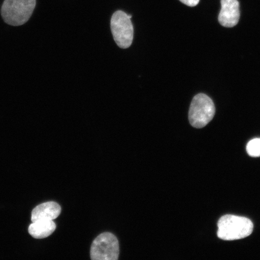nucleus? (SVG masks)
Returning a JSON list of instances; mask_svg holds the SVG:
<instances>
[{
    "label": "nucleus",
    "mask_w": 260,
    "mask_h": 260,
    "mask_svg": "<svg viewBox=\"0 0 260 260\" xmlns=\"http://www.w3.org/2000/svg\"><path fill=\"white\" fill-rule=\"evenodd\" d=\"M56 229L53 220L37 221L29 226L28 233L34 238L41 239L51 235Z\"/></svg>",
    "instance_id": "8"
},
{
    "label": "nucleus",
    "mask_w": 260,
    "mask_h": 260,
    "mask_svg": "<svg viewBox=\"0 0 260 260\" xmlns=\"http://www.w3.org/2000/svg\"><path fill=\"white\" fill-rule=\"evenodd\" d=\"M215 112L212 100L206 94H198L193 98L188 112L191 125L197 128L204 127L213 119Z\"/></svg>",
    "instance_id": "3"
},
{
    "label": "nucleus",
    "mask_w": 260,
    "mask_h": 260,
    "mask_svg": "<svg viewBox=\"0 0 260 260\" xmlns=\"http://www.w3.org/2000/svg\"><path fill=\"white\" fill-rule=\"evenodd\" d=\"M36 6V0H5L2 15L6 23L23 25L30 19Z\"/></svg>",
    "instance_id": "2"
},
{
    "label": "nucleus",
    "mask_w": 260,
    "mask_h": 260,
    "mask_svg": "<svg viewBox=\"0 0 260 260\" xmlns=\"http://www.w3.org/2000/svg\"><path fill=\"white\" fill-rule=\"evenodd\" d=\"M61 210L60 205L53 201L39 205L32 211V222L41 220H53L60 215Z\"/></svg>",
    "instance_id": "7"
},
{
    "label": "nucleus",
    "mask_w": 260,
    "mask_h": 260,
    "mask_svg": "<svg viewBox=\"0 0 260 260\" xmlns=\"http://www.w3.org/2000/svg\"><path fill=\"white\" fill-rule=\"evenodd\" d=\"M240 4L237 0H221L219 22L225 27H235L239 21Z\"/></svg>",
    "instance_id": "6"
},
{
    "label": "nucleus",
    "mask_w": 260,
    "mask_h": 260,
    "mask_svg": "<svg viewBox=\"0 0 260 260\" xmlns=\"http://www.w3.org/2000/svg\"><path fill=\"white\" fill-rule=\"evenodd\" d=\"M180 1L190 7L196 6L200 2V0H180Z\"/></svg>",
    "instance_id": "10"
},
{
    "label": "nucleus",
    "mask_w": 260,
    "mask_h": 260,
    "mask_svg": "<svg viewBox=\"0 0 260 260\" xmlns=\"http://www.w3.org/2000/svg\"><path fill=\"white\" fill-rule=\"evenodd\" d=\"M119 255V242L112 233H103L93 240L90 249L91 259L117 260Z\"/></svg>",
    "instance_id": "5"
},
{
    "label": "nucleus",
    "mask_w": 260,
    "mask_h": 260,
    "mask_svg": "<svg viewBox=\"0 0 260 260\" xmlns=\"http://www.w3.org/2000/svg\"><path fill=\"white\" fill-rule=\"evenodd\" d=\"M217 236L226 241L245 239L251 235L253 230L251 220L234 215H225L221 217L217 223Z\"/></svg>",
    "instance_id": "1"
},
{
    "label": "nucleus",
    "mask_w": 260,
    "mask_h": 260,
    "mask_svg": "<svg viewBox=\"0 0 260 260\" xmlns=\"http://www.w3.org/2000/svg\"><path fill=\"white\" fill-rule=\"evenodd\" d=\"M246 151L252 157H260V138L251 140L246 146Z\"/></svg>",
    "instance_id": "9"
},
{
    "label": "nucleus",
    "mask_w": 260,
    "mask_h": 260,
    "mask_svg": "<svg viewBox=\"0 0 260 260\" xmlns=\"http://www.w3.org/2000/svg\"><path fill=\"white\" fill-rule=\"evenodd\" d=\"M132 15L122 11L114 13L110 21V27L114 40L120 48L125 49L131 46L134 36V28L131 21Z\"/></svg>",
    "instance_id": "4"
}]
</instances>
